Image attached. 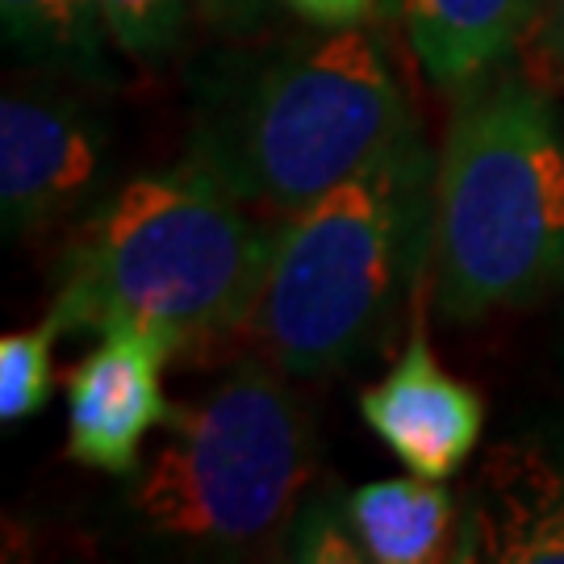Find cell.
<instances>
[{"instance_id":"4","label":"cell","mask_w":564,"mask_h":564,"mask_svg":"<svg viewBox=\"0 0 564 564\" xmlns=\"http://www.w3.org/2000/svg\"><path fill=\"white\" fill-rule=\"evenodd\" d=\"M314 477V435L272 360H239L197 402L172 405L163 444L130 485V514L155 540L209 561L289 544Z\"/></svg>"},{"instance_id":"9","label":"cell","mask_w":564,"mask_h":564,"mask_svg":"<svg viewBox=\"0 0 564 564\" xmlns=\"http://www.w3.org/2000/svg\"><path fill=\"white\" fill-rule=\"evenodd\" d=\"M464 561L564 564V447L502 444L464 498Z\"/></svg>"},{"instance_id":"10","label":"cell","mask_w":564,"mask_h":564,"mask_svg":"<svg viewBox=\"0 0 564 564\" xmlns=\"http://www.w3.org/2000/svg\"><path fill=\"white\" fill-rule=\"evenodd\" d=\"M405 42L440 88L477 84L514 51L535 0H389Z\"/></svg>"},{"instance_id":"18","label":"cell","mask_w":564,"mask_h":564,"mask_svg":"<svg viewBox=\"0 0 564 564\" xmlns=\"http://www.w3.org/2000/svg\"><path fill=\"white\" fill-rule=\"evenodd\" d=\"M547 46L564 72V0H547Z\"/></svg>"},{"instance_id":"13","label":"cell","mask_w":564,"mask_h":564,"mask_svg":"<svg viewBox=\"0 0 564 564\" xmlns=\"http://www.w3.org/2000/svg\"><path fill=\"white\" fill-rule=\"evenodd\" d=\"M59 335V318L46 314L39 326L9 330L0 339V423L4 426L34 419L51 402V389H55L51 347Z\"/></svg>"},{"instance_id":"7","label":"cell","mask_w":564,"mask_h":564,"mask_svg":"<svg viewBox=\"0 0 564 564\" xmlns=\"http://www.w3.org/2000/svg\"><path fill=\"white\" fill-rule=\"evenodd\" d=\"M176 351L139 323L101 330L67 377V460L113 477L139 473L147 435L167 419L163 364Z\"/></svg>"},{"instance_id":"2","label":"cell","mask_w":564,"mask_h":564,"mask_svg":"<svg viewBox=\"0 0 564 564\" xmlns=\"http://www.w3.org/2000/svg\"><path fill=\"white\" fill-rule=\"evenodd\" d=\"M431 160L410 134L351 181L289 214L251 314L263 356L293 377H326L368 356L423 276Z\"/></svg>"},{"instance_id":"15","label":"cell","mask_w":564,"mask_h":564,"mask_svg":"<svg viewBox=\"0 0 564 564\" xmlns=\"http://www.w3.org/2000/svg\"><path fill=\"white\" fill-rule=\"evenodd\" d=\"M289 556L318 564L368 561L356 531H351V519H347V502H302L297 519H293V531H289Z\"/></svg>"},{"instance_id":"3","label":"cell","mask_w":564,"mask_h":564,"mask_svg":"<svg viewBox=\"0 0 564 564\" xmlns=\"http://www.w3.org/2000/svg\"><path fill=\"white\" fill-rule=\"evenodd\" d=\"M435 305L477 323L564 284V118L519 80L477 84L431 193Z\"/></svg>"},{"instance_id":"12","label":"cell","mask_w":564,"mask_h":564,"mask_svg":"<svg viewBox=\"0 0 564 564\" xmlns=\"http://www.w3.org/2000/svg\"><path fill=\"white\" fill-rule=\"evenodd\" d=\"M0 21L21 59L93 84H113L105 55V42L113 39L97 0H0Z\"/></svg>"},{"instance_id":"16","label":"cell","mask_w":564,"mask_h":564,"mask_svg":"<svg viewBox=\"0 0 564 564\" xmlns=\"http://www.w3.org/2000/svg\"><path fill=\"white\" fill-rule=\"evenodd\" d=\"M293 13L318 30H347V25H364L377 13V0H284Z\"/></svg>"},{"instance_id":"17","label":"cell","mask_w":564,"mask_h":564,"mask_svg":"<svg viewBox=\"0 0 564 564\" xmlns=\"http://www.w3.org/2000/svg\"><path fill=\"white\" fill-rule=\"evenodd\" d=\"M197 9H202L214 25L247 30V25H256V18H260L263 0H197Z\"/></svg>"},{"instance_id":"6","label":"cell","mask_w":564,"mask_h":564,"mask_svg":"<svg viewBox=\"0 0 564 564\" xmlns=\"http://www.w3.org/2000/svg\"><path fill=\"white\" fill-rule=\"evenodd\" d=\"M101 126L59 93L0 101V223L9 239L39 235L80 209L101 184Z\"/></svg>"},{"instance_id":"14","label":"cell","mask_w":564,"mask_h":564,"mask_svg":"<svg viewBox=\"0 0 564 564\" xmlns=\"http://www.w3.org/2000/svg\"><path fill=\"white\" fill-rule=\"evenodd\" d=\"M109 25V39L121 55L139 63H163L176 55L184 30H188V4L184 0H97Z\"/></svg>"},{"instance_id":"8","label":"cell","mask_w":564,"mask_h":564,"mask_svg":"<svg viewBox=\"0 0 564 564\" xmlns=\"http://www.w3.org/2000/svg\"><path fill=\"white\" fill-rule=\"evenodd\" d=\"M360 414L410 473L431 481H452L485 431L481 393L435 360L423 310L410 323L398 364L360 393Z\"/></svg>"},{"instance_id":"11","label":"cell","mask_w":564,"mask_h":564,"mask_svg":"<svg viewBox=\"0 0 564 564\" xmlns=\"http://www.w3.org/2000/svg\"><path fill=\"white\" fill-rule=\"evenodd\" d=\"M347 519L372 564L464 561V502L431 477H384L351 489Z\"/></svg>"},{"instance_id":"5","label":"cell","mask_w":564,"mask_h":564,"mask_svg":"<svg viewBox=\"0 0 564 564\" xmlns=\"http://www.w3.org/2000/svg\"><path fill=\"white\" fill-rule=\"evenodd\" d=\"M414 134L402 84L360 25L256 63L193 139V160L268 214H297Z\"/></svg>"},{"instance_id":"1","label":"cell","mask_w":564,"mask_h":564,"mask_svg":"<svg viewBox=\"0 0 564 564\" xmlns=\"http://www.w3.org/2000/svg\"><path fill=\"white\" fill-rule=\"evenodd\" d=\"M276 235L205 163L147 172L84 223L51 314L63 335L155 330L176 356L251 323Z\"/></svg>"}]
</instances>
